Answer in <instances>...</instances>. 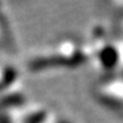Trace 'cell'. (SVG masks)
Returning <instances> with one entry per match:
<instances>
[{"mask_svg":"<svg viewBox=\"0 0 123 123\" xmlns=\"http://www.w3.org/2000/svg\"><path fill=\"white\" fill-rule=\"evenodd\" d=\"M91 59L88 45L75 37L63 38L50 48L33 57L29 62L31 72H45L47 69L77 68Z\"/></svg>","mask_w":123,"mask_h":123,"instance_id":"6da1fadb","label":"cell"},{"mask_svg":"<svg viewBox=\"0 0 123 123\" xmlns=\"http://www.w3.org/2000/svg\"><path fill=\"white\" fill-rule=\"evenodd\" d=\"M94 98L113 112H123V74L107 75L94 87Z\"/></svg>","mask_w":123,"mask_h":123,"instance_id":"7a4b0ae2","label":"cell"},{"mask_svg":"<svg viewBox=\"0 0 123 123\" xmlns=\"http://www.w3.org/2000/svg\"><path fill=\"white\" fill-rule=\"evenodd\" d=\"M53 123H74V121H72L70 118H67V117H63V116H58V117H54Z\"/></svg>","mask_w":123,"mask_h":123,"instance_id":"3957f363","label":"cell"},{"mask_svg":"<svg viewBox=\"0 0 123 123\" xmlns=\"http://www.w3.org/2000/svg\"><path fill=\"white\" fill-rule=\"evenodd\" d=\"M116 6H117V15H118V19L123 23V3H118V4H116Z\"/></svg>","mask_w":123,"mask_h":123,"instance_id":"277c9868","label":"cell"}]
</instances>
